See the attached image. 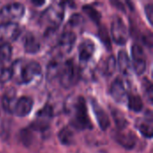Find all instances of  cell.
Returning a JSON list of instances; mask_svg holds the SVG:
<instances>
[{
  "label": "cell",
  "instance_id": "obj_23",
  "mask_svg": "<svg viewBox=\"0 0 153 153\" xmlns=\"http://www.w3.org/2000/svg\"><path fill=\"white\" fill-rule=\"evenodd\" d=\"M13 48L10 44H0V64L7 63L12 56Z\"/></svg>",
  "mask_w": 153,
  "mask_h": 153
},
{
  "label": "cell",
  "instance_id": "obj_14",
  "mask_svg": "<svg viewBox=\"0 0 153 153\" xmlns=\"http://www.w3.org/2000/svg\"><path fill=\"white\" fill-rule=\"evenodd\" d=\"M23 48L28 54H36L40 49V42L31 32H28L23 37Z\"/></svg>",
  "mask_w": 153,
  "mask_h": 153
},
{
  "label": "cell",
  "instance_id": "obj_12",
  "mask_svg": "<svg viewBox=\"0 0 153 153\" xmlns=\"http://www.w3.org/2000/svg\"><path fill=\"white\" fill-rule=\"evenodd\" d=\"M110 94L112 98L118 103H124L127 100V91L125 82L122 79L117 78L111 84Z\"/></svg>",
  "mask_w": 153,
  "mask_h": 153
},
{
  "label": "cell",
  "instance_id": "obj_6",
  "mask_svg": "<svg viewBox=\"0 0 153 153\" xmlns=\"http://www.w3.org/2000/svg\"><path fill=\"white\" fill-rule=\"evenodd\" d=\"M25 8L21 3L7 4L0 9V19L4 22H14L23 16Z\"/></svg>",
  "mask_w": 153,
  "mask_h": 153
},
{
  "label": "cell",
  "instance_id": "obj_27",
  "mask_svg": "<svg viewBox=\"0 0 153 153\" xmlns=\"http://www.w3.org/2000/svg\"><path fill=\"white\" fill-rule=\"evenodd\" d=\"M83 11L88 14V16L96 23H99L100 20V13L96 10L94 9L93 7L90 6V5H85L83 7Z\"/></svg>",
  "mask_w": 153,
  "mask_h": 153
},
{
  "label": "cell",
  "instance_id": "obj_15",
  "mask_svg": "<svg viewBox=\"0 0 153 153\" xmlns=\"http://www.w3.org/2000/svg\"><path fill=\"white\" fill-rule=\"evenodd\" d=\"M95 52V45L91 40H84L79 47V58L82 63H88Z\"/></svg>",
  "mask_w": 153,
  "mask_h": 153
},
{
  "label": "cell",
  "instance_id": "obj_8",
  "mask_svg": "<svg viewBox=\"0 0 153 153\" xmlns=\"http://www.w3.org/2000/svg\"><path fill=\"white\" fill-rule=\"evenodd\" d=\"M132 57H133V69L136 74H143L146 70V59L145 54L143 52V48L138 45L134 44L132 47Z\"/></svg>",
  "mask_w": 153,
  "mask_h": 153
},
{
  "label": "cell",
  "instance_id": "obj_7",
  "mask_svg": "<svg viewBox=\"0 0 153 153\" xmlns=\"http://www.w3.org/2000/svg\"><path fill=\"white\" fill-rule=\"evenodd\" d=\"M22 33L21 26L16 22H3L0 24V44H10L17 39Z\"/></svg>",
  "mask_w": 153,
  "mask_h": 153
},
{
  "label": "cell",
  "instance_id": "obj_26",
  "mask_svg": "<svg viewBox=\"0 0 153 153\" xmlns=\"http://www.w3.org/2000/svg\"><path fill=\"white\" fill-rule=\"evenodd\" d=\"M53 114H54V110H53V108L47 104L46 106H44V108H42L39 112H38V117L39 119H43V120H47L53 117Z\"/></svg>",
  "mask_w": 153,
  "mask_h": 153
},
{
  "label": "cell",
  "instance_id": "obj_9",
  "mask_svg": "<svg viewBox=\"0 0 153 153\" xmlns=\"http://www.w3.org/2000/svg\"><path fill=\"white\" fill-rule=\"evenodd\" d=\"M115 140L116 142L127 150H132L134 148L137 143V138L135 134L133 132L124 130H118L115 134Z\"/></svg>",
  "mask_w": 153,
  "mask_h": 153
},
{
  "label": "cell",
  "instance_id": "obj_4",
  "mask_svg": "<svg viewBox=\"0 0 153 153\" xmlns=\"http://www.w3.org/2000/svg\"><path fill=\"white\" fill-rule=\"evenodd\" d=\"M78 74L79 73L74 62L72 60L65 61L61 65L58 74L60 84L65 88L72 87L78 78Z\"/></svg>",
  "mask_w": 153,
  "mask_h": 153
},
{
  "label": "cell",
  "instance_id": "obj_1",
  "mask_svg": "<svg viewBox=\"0 0 153 153\" xmlns=\"http://www.w3.org/2000/svg\"><path fill=\"white\" fill-rule=\"evenodd\" d=\"M65 16L63 3H55L48 6L40 15L39 23L44 28L45 35L56 30L61 24Z\"/></svg>",
  "mask_w": 153,
  "mask_h": 153
},
{
  "label": "cell",
  "instance_id": "obj_32",
  "mask_svg": "<svg viewBox=\"0 0 153 153\" xmlns=\"http://www.w3.org/2000/svg\"><path fill=\"white\" fill-rule=\"evenodd\" d=\"M32 4H36V5H41V4H45V2L44 1H41V2H39V1H32Z\"/></svg>",
  "mask_w": 153,
  "mask_h": 153
},
{
  "label": "cell",
  "instance_id": "obj_10",
  "mask_svg": "<svg viewBox=\"0 0 153 153\" xmlns=\"http://www.w3.org/2000/svg\"><path fill=\"white\" fill-rule=\"evenodd\" d=\"M32 107L33 100L30 97H21L16 100L12 114L21 117H26L30 113Z\"/></svg>",
  "mask_w": 153,
  "mask_h": 153
},
{
  "label": "cell",
  "instance_id": "obj_18",
  "mask_svg": "<svg viewBox=\"0 0 153 153\" xmlns=\"http://www.w3.org/2000/svg\"><path fill=\"white\" fill-rule=\"evenodd\" d=\"M16 97H15V91L13 89H9L7 91L4 92V96L2 97V107L3 108L8 112H13V108L14 107V104L16 102Z\"/></svg>",
  "mask_w": 153,
  "mask_h": 153
},
{
  "label": "cell",
  "instance_id": "obj_22",
  "mask_svg": "<svg viewBox=\"0 0 153 153\" xmlns=\"http://www.w3.org/2000/svg\"><path fill=\"white\" fill-rule=\"evenodd\" d=\"M58 139L62 144L71 145L74 142V132L68 127H64L58 134Z\"/></svg>",
  "mask_w": 153,
  "mask_h": 153
},
{
  "label": "cell",
  "instance_id": "obj_16",
  "mask_svg": "<svg viewBox=\"0 0 153 153\" xmlns=\"http://www.w3.org/2000/svg\"><path fill=\"white\" fill-rule=\"evenodd\" d=\"M136 127L140 133L146 138H152L153 135V122L152 115L149 117H143L136 121Z\"/></svg>",
  "mask_w": 153,
  "mask_h": 153
},
{
  "label": "cell",
  "instance_id": "obj_5",
  "mask_svg": "<svg viewBox=\"0 0 153 153\" xmlns=\"http://www.w3.org/2000/svg\"><path fill=\"white\" fill-rule=\"evenodd\" d=\"M111 36L113 40L118 45H125L129 38L128 29L123 19L118 15L114 16L111 22Z\"/></svg>",
  "mask_w": 153,
  "mask_h": 153
},
{
  "label": "cell",
  "instance_id": "obj_25",
  "mask_svg": "<svg viewBox=\"0 0 153 153\" xmlns=\"http://www.w3.org/2000/svg\"><path fill=\"white\" fill-rule=\"evenodd\" d=\"M48 122L47 120H43V119H39V120H36L34 121L30 126V129L31 131H36V132H45L47 130H48Z\"/></svg>",
  "mask_w": 153,
  "mask_h": 153
},
{
  "label": "cell",
  "instance_id": "obj_13",
  "mask_svg": "<svg viewBox=\"0 0 153 153\" xmlns=\"http://www.w3.org/2000/svg\"><path fill=\"white\" fill-rule=\"evenodd\" d=\"M91 106L100 127L101 128V130L106 131L110 125V120L107 112L100 107V105L95 100H91Z\"/></svg>",
  "mask_w": 153,
  "mask_h": 153
},
{
  "label": "cell",
  "instance_id": "obj_11",
  "mask_svg": "<svg viewBox=\"0 0 153 153\" xmlns=\"http://www.w3.org/2000/svg\"><path fill=\"white\" fill-rule=\"evenodd\" d=\"M75 41H76V35L72 30H67L62 33L57 43V48L60 54L64 55L69 53L72 50Z\"/></svg>",
  "mask_w": 153,
  "mask_h": 153
},
{
  "label": "cell",
  "instance_id": "obj_2",
  "mask_svg": "<svg viewBox=\"0 0 153 153\" xmlns=\"http://www.w3.org/2000/svg\"><path fill=\"white\" fill-rule=\"evenodd\" d=\"M69 110L71 112V125L75 129L86 130L92 128V124L88 117L86 102L82 97L75 98Z\"/></svg>",
  "mask_w": 153,
  "mask_h": 153
},
{
  "label": "cell",
  "instance_id": "obj_20",
  "mask_svg": "<svg viewBox=\"0 0 153 153\" xmlns=\"http://www.w3.org/2000/svg\"><path fill=\"white\" fill-rule=\"evenodd\" d=\"M127 104L130 110L139 112L143 108V102L141 97L137 94H130L127 96Z\"/></svg>",
  "mask_w": 153,
  "mask_h": 153
},
{
  "label": "cell",
  "instance_id": "obj_29",
  "mask_svg": "<svg viewBox=\"0 0 153 153\" xmlns=\"http://www.w3.org/2000/svg\"><path fill=\"white\" fill-rule=\"evenodd\" d=\"M82 22H83V19H82V15L79 14V13H76V14L73 15L69 20V24L72 27H77V26L81 25Z\"/></svg>",
  "mask_w": 153,
  "mask_h": 153
},
{
  "label": "cell",
  "instance_id": "obj_30",
  "mask_svg": "<svg viewBox=\"0 0 153 153\" xmlns=\"http://www.w3.org/2000/svg\"><path fill=\"white\" fill-rule=\"evenodd\" d=\"M145 13H146V17L149 21V22L151 24H152L153 22V4H149L145 6Z\"/></svg>",
  "mask_w": 153,
  "mask_h": 153
},
{
  "label": "cell",
  "instance_id": "obj_21",
  "mask_svg": "<svg viewBox=\"0 0 153 153\" xmlns=\"http://www.w3.org/2000/svg\"><path fill=\"white\" fill-rule=\"evenodd\" d=\"M13 77V64H0V83H5Z\"/></svg>",
  "mask_w": 153,
  "mask_h": 153
},
{
  "label": "cell",
  "instance_id": "obj_19",
  "mask_svg": "<svg viewBox=\"0 0 153 153\" xmlns=\"http://www.w3.org/2000/svg\"><path fill=\"white\" fill-rule=\"evenodd\" d=\"M117 69V59L114 56H108L102 64L101 73L106 76L112 75Z\"/></svg>",
  "mask_w": 153,
  "mask_h": 153
},
{
  "label": "cell",
  "instance_id": "obj_28",
  "mask_svg": "<svg viewBox=\"0 0 153 153\" xmlns=\"http://www.w3.org/2000/svg\"><path fill=\"white\" fill-rule=\"evenodd\" d=\"M143 92L145 94V97L147 98L149 102H152V96H153V90H152V82L148 80V79H144L143 82Z\"/></svg>",
  "mask_w": 153,
  "mask_h": 153
},
{
  "label": "cell",
  "instance_id": "obj_17",
  "mask_svg": "<svg viewBox=\"0 0 153 153\" xmlns=\"http://www.w3.org/2000/svg\"><path fill=\"white\" fill-rule=\"evenodd\" d=\"M117 65H118V68L120 72L124 75L129 74V73L132 70V63L130 61V58L128 56V54L125 50H120L117 56Z\"/></svg>",
  "mask_w": 153,
  "mask_h": 153
},
{
  "label": "cell",
  "instance_id": "obj_31",
  "mask_svg": "<svg viewBox=\"0 0 153 153\" xmlns=\"http://www.w3.org/2000/svg\"><path fill=\"white\" fill-rule=\"evenodd\" d=\"M100 38L101 39V40L107 45V44H109V36H108V31L106 30L105 28H101L100 30Z\"/></svg>",
  "mask_w": 153,
  "mask_h": 153
},
{
  "label": "cell",
  "instance_id": "obj_24",
  "mask_svg": "<svg viewBox=\"0 0 153 153\" xmlns=\"http://www.w3.org/2000/svg\"><path fill=\"white\" fill-rule=\"evenodd\" d=\"M112 115H113V118L116 122V125H117L118 130L126 129L128 123H127V120L126 119L125 116L123 115V113H121L119 110H113Z\"/></svg>",
  "mask_w": 153,
  "mask_h": 153
},
{
  "label": "cell",
  "instance_id": "obj_3",
  "mask_svg": "<svg viewBox=\"0 0 153 153\" xmlns=\"http://www.w3.org/2000/svg\"><path fill=\"white\" fill-rule=\"evenodd\" d=\"M18 82L28 84L41 75V65L36 61H29L23 64H20Z\"/></svg>",
  "mask_w": 153,
  "mask_h": 153
}]
</instances>
